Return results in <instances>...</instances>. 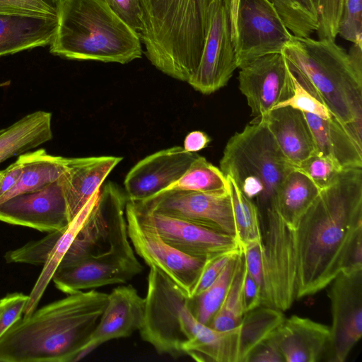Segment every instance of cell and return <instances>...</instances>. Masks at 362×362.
Instances as JSON below:
<instances>
[{
	"mask_svg": "<svg viewBox=\"0 0 362 362\" xmlns=\"http://www.w3.org/2000/svg\"><path fill=\"white\" fill-rule=\"evenodd\" d=\"M115 12L138 34L142 30V14L138 0H111Z\"/></svg>",
	"mask_w": 362,
	"mask_h": 362,
	"instance_id": "cell-42",
	"label": "cell"
},
{
	"mask_svg": "<svg viewBox=\"0 0 362 362\" xmlns=\"http://www.w3.org/2000/svg\"><path fill=\"white\" fill-rule=\"evenodd\" d=\"M140 335L159 354L190 356L207 325L199 322L189 305V297L170 279L150 267Z\"/></svg>",
	"mask_w": 362,
	"mask_h": 362,
	"instance_id": "cell-7",
	"label": "cell"
},
{
	"mask_svg": "<svg viewBox=\"0 0 362 362\" xmlns=\"http://www.w3.org/2000/svg\"><path fill=\"white\" fill-rule=\"evenodd\" d=\"M239 251L240 250L228 252L207 259L192 290L191 297L199 295L212 284L219 276L233 255Z\"/></svg>",
	"mask_w": 362,
	"mask_h": 362,
	"instance_id": "cell-40",
	"label": "cell"
},
{
	"mask_svg": "<svg viewBox=\"0 0 362 362\" xmlns=\"http://www.w3.org/2000/svg\"><path fill=\"white\" fill-rule=\"evenodd\" d=\"M293 168L316 153L312 132L303 112L291 107L272 110L260 118Z\"/></svg>",
	"mask_w": 362,
	"mask_h": 362,
	"instance_id": "cell-21",
	"label": "cell"
},
{
	"mask_svg": "<svg viewBox=\"0 0 362 362\" xmlns=\"http://www.w3.org/2000/svg\"><path fill=\"white\" fill-rule=\"evenodd\" d=\"M238 88L253 119H258L293 94L291 71L282 53L257 58L240 68Z\"/></svg>",
	"mask_w": 362,
	"mask_h": 362,
	"instance_id": "cell-15",
	"label": "cell"
},
{
	"mask_svg": "<svg viewBox=\"0 0 362 362\" xmlns=\"http://www.w3.org/2000/svg\"><path fill=\"white\" fill-rule=\"evenodd\" d=\"M52 137L50 112L38 110L24 116L0 129V164L37 148Z\"/></svg>",
	"mask_w": 362,
	"mask_h": 362,
	"instance_id": "cell-24",
	"label": "cell"
},
{
	"mask_svg": "<svg viewBox=\"0 0 362 362\" xmlns=\"http://www.w3.org/2000/svg\"><path fill=\"white\" fill-rule=\"evenodd\" d=\"M57 21L49 45L55 56L122 64L141 57L138 33L106 0H59Z\"/></svg>",
	"mask_w": 362,
	"mask_h": 362,
	"instance_id": "cell-5",
	"label": "cell"
},
{
	"mask_svg": "<svg viewBox=\"0 0 362 362\" xmlns=\"http://www.w3.org/2000/svg\"><path fill=\"white\" fill-rule=\"evenodd\" d=\"M210 141V137L205 132L192 131L185 136L183 148L188 152L196 153L207 147Z\"/></svg>",
	"mask_w": 362,
	"mask_h": 362,
	"instance_id": "cell-46",
	"label": "cell"
},
{
	"mask_svg": "<svg viewBox=\"0 0 362 362\" xmlns=\"http://www.w3.org/2000/svg\"><path fill=\"white\" fill-rule=\"evenodd\" d=\"M292 37L270 0H240L234 42L238 68L264 55L281 53Z\"/></svg>",
	"mask_w": 362,
	"mask_h": 362,
	"instance_id": "cell-9",
	"label": "cell"
},
{
	"mask_svg": "<svg viewBox=\"0 0 362 362\" xmlns=\"http://www.w3.org/2000/svg\"><path fill=\"white\" fill-rule=\"evenodd\" d=\"M197 156V153L176 146L139 160L124 179L127 200L141 202L165 190L180 179Z\"/></svg>",
	"mask_w": 362,
	"mask_h": 362,
	"instance_id": "cell-17",
	"label": "cell"
},
{
	"mask_svg": "<svg viewBox=\"0 0 362 362\" xmlns=\"http://www.w3.org/2000/svg\"><path fill=\"white\" fill-rule=\"evenodd\" d=\"M291 76L293 84V94L286 100L278 104L274 109L291 107L323 119L332 117L327 107L301 85L291 71Z\"/></svg>",
	"mask_w": 362,
	"mask_h": 362,
	"instance_id": "cell-35",
	"label": "cell"
},
{
	"mask_svg": "<svg viewBox=\"0 0 362 362\" xmlns=\"http://www.w3.org/2000/svg\"><path fill=\"white\" fill-rule=\"evenodd\" d=\"M291 34L308 37L319 28V15L314 0H270Z\"/></svg>",
	"mask_w": 362,
	"mask_h": 362,
	"instance_id": "cell-32",
	"label": "cell"
},
{
	"mask_svg": "<svg viewBox=\"0 0 362 362\" xmlns=\"http://www.w3.org/2000/svg\"><path fill=\"white\" fill-rule=\"evenodd\" d=\"M176 189L224 195L230 193L227 177L220 168L199 155L185 173L165 190ZM164 191V190H163Z\"/></svg>",
	"mask_w": 362,
	"mask_h": 362,
	"instance_id": "cell-28",
	"label": "cell"
},
{
	"mask_svg": "<svg viewBox=\"0 0 362 362\" xmlns=\"http://www.w3.org/2000/svg\"><path fill=\"white\" fill-rule=\"evenodd\" d=\"M282 361H284V358L276 344L271 336L254 350L247 362Z\"/></svg>",
	"mask_w": 362,
	"mask_h": 362,
	"instance_id": "cell-44",
	"label": "cell"
},
{
	"mask_svg": "<svg viewBox=\"0 0 362 362\" xmlns=\"http://www.w3.org/2000/svg\"><path fill=\"white\" fill-rule=\"evenodd\" d=\"M18 157L23 163L21 174L14 186L0 197V204L57 181L66 169L69 161V158L48 154L43 148L25 152Z\"/></svg>",
	"mask_w": 362,
	"mask_h": 362,
	"instance_id": "cell-25",
	"label": "cell"
},
{
	"mask_svg": "<svg viewBox=\"0 0 362 362\" xmlns=\"http://www.w3.org/2000/svg\"><path fill=\"white\" fill-rule=\"evenodd\" d=\"M127 202L139 221L153 228L165 243L187 255L209 259L242 250L234 235L157 213L128 200Z\"/></svg>",
	"mask_w": 362,
	"mask_h": 362,
	"instance_id": "cell-11",
	"label": "cell"
},
{
	"mask_svg": "<svg viewBox=\"0 0 362 362\" xmlns=\"http://www.w3.org/2000/svg\"><path fill=\"white\" fill-rule=\"evenodd\" d=\"M99 191L95 193L80 213L69 223L58 239L47 260L43 264L42 272L30 293L28 295L29 298L24 309L23 316L28 315L36 310L45 289L52 279L56 269L58 268L62 258L70 247L76 234L84 223Z\"/></svg>",
	"mask_w": 362,
	"mask_h": 362,
	"instance_id": "cell-27",
	"label": "cell"
},
{
	"mask_svg": "<svg viewBox=\"0 0 362 362\" xmlns=\"http://www.w3.org/2000/svg\"><path fill=\"white\" fill-rule=\"evenodd\" d=\"M293 169L304 174L320 189L332 184L343 170L332 160L317 152Z\"/></svg>",
	"mask_w": 362,
	"mask_h": 362,
	"instance_id": "cell-34",
	"label": "cell"
},
{
	"mask_svg": "<svg viewBox=\"0 0 362 362\" xmlns=\"http://www.w3.org/2000/svg\"><path fill=\"white\" fill-rule=\"evenodd\" d=\"M263 225V270L261 305L285 311L296 299V247L295 230L276 209L261 218Z\"/></svg>",
	"mask_w": 362,
	"mask_h": 362,
	"instance_id": "cell-8",
	"label": "cell"
},
{
	"mask_svg": "<svg viewBox=\"0 0 362 362\" xmlns=\"http://www.w3.org/2000/svg\"><path fill=\"white\" fill-rule=\"evenodd\" d=\"M245 262L243 252L238 256L237 265L228 291L209 327L218 331H226L240 325L245 314L243 302V282Z\"/></svg>",
	"mask_w": 362,
	"mask_h": 362,
	"instance_id": "cell-30",
	"label": "cell"
},
{
	"mask_svg": "<svg viewBox=\"0 0 362 362\" xmlns=\"http://www.w3.org/2000/svg\"><path fill=\"white\" fill-rule=\"evenodd\" d=\"M125 216L129 238L136 253L190 298L207 259L187 255L165 243L153 228L139 221L127 202Z\"/></svg>",
	"mask_w": 362,
	"mask_h": 362,
	"instance_id": "cell-10",
	"label": "cell"
},
{
	"mask_svg": "<svg viewBox=\"0 0 362 362\" xmlns=\"http://www.w3.org/2000/svg\"><path fill=\"white\" fill-rule=\"evenodd\" d=\"M293 75L362 144V46L293 35L282 52Z\"/></svg>",
	"mask_w": 362,
	"mask_h": 362,
	"instance_id": "cell-3",
	"label": "cell"
},
{
	"mask_svg": "<svg viewBox=\"0 0 362 362\" xmlns=\"http://www.w3.org/2000/svg\"><path fill=\"white\" fill-rule=\"evenodd\" d=\"M286 362H316L329 345V327L307 317L292 315L272 334Z\"/></svg>",
	"mask_w": 362,
	"mask_h": 362,
	"instance_id": "cell-20",
	"label": "cell"
},
{
	"mask_svg": "<svg viewBox=\"0 0 362 362\" xmlns=\"http://www.w3.org/2000/svg\"><path fill=\"white\" fill-rule=\"evenodd\" d=\"M318 15V39L335 40L343 11L344 0H314Z\"/></svg>",
	"mask_w": 362,
	"mask_h": 362,
	"instance_id": "cell-37",
	"label": "cell"
},
{
	"mask_svg": "<svg viewBox=\"0 0 362 362\" xmlns=\"http://www.w3.org/2000/svg\"><path fill=\"white\" fill-rule=\"evenodd\" d=\"M242 293L243 308L245 313L261 306L260 288L249 274L245 266Z\"/></svg>",
	"mask_w": 362,
	"mask_h": 362,
	"instance_id": "cell-43",
	"label": "cell"
},
{
	"mask_svg": "<svg viewBox=\"0 0 362 362\" xmlns=\"http://www.w3.org/2000/svg\"><path fill=\"white\" fill-rule=\"evenodd\" d=\"M144 54L158 70L187 82L197 69L219 6L227 0H138Z\"/></svg>",
	"mask_w": 362,
	"mask_h": 362,
	"instance_id": "cell-4",
	"label": "cell"
},
{
	"mask_svg": "<svg viewBox=\"0 0 362 362\" xmlns=\"http://www.w3.org/2000/svg\"><path fill=\"white\" fill-rule=\"evenodd\" d=\"M145 300L132 285L119 286L108 294L107 305L78 361L103 344L112 339L130 337L141 329Z\"/></svg>",
	"mask_w": 362,
	"mask_h": 362,
	"instance_id": "cell-18",
	"label": "cell"
},
{
	"mask_svg": "<svg viewBox=\"0 0 362 362\" xmlns=\"http://www.w3.org/2000/svg\"><path fill=\"white\" fill-rule=\"evenodd\" d=\"M241 252L233 255L219 276L206 290L189 298V308L199 322L209 325L220 308L228 291Z\"/></svg>",
	"mask_w": 362,
	"mask_h": 362,
	"instance_id": "cell-29",
	"label": "cell"
},
{
	"mask_svg": "<svg viewBox=\"0 0 362 362\" xmlns=\"http://www.w3.org/2000/svg\"><path fill=\"white\" fill-rule=\"evenodd\" d=\"M296 299L362 269V168L341 170L320 189L295 230Z\"/></svg>",
	"mask_w": 362,
	"mask_h": 362,
	"instance_id": "cell-1",
	"label": "cell"
},
{
	"mask_svg": "<svg viewBox=\"0 0 362 362\" xmlns=\"http://www.w3.org/2000/svg\"><path fill=\"white\" fill-rule=\"evenodd\" d=\"M42 1L57 11V4H58L59 0H42Z\"/></svg>",
	"mask_w": 362,
	"mask_h": 362,
	"instance_id": "cell-47",
	"label": "cell"
},
{
	"mask_svg": "<svg viewBox=\"0 0 362 362\" xmlns=\"http://www.w3.org/2000/svg\"><path fill=\"white\" fill-rule=\"evenodd\" d=\"M314 139L316 152L341 169L362 168V145L334 117L323 119L303 112Z\"/></svg>",
	"mask_w": 362,
	"mask_h": 362,
	"instance_id": "cell-22",
	"label": "cell"
},
{
	"mask_svg": "<svg viewBox=\"0 0 362 362\" xmlns=\"http://www.w3.org/2000/svg\"><path fill=\"white\" fill-rule=\"evenodd\" d=\"M226 177L228 181L233 207L236 227L235 237L242 250L250 243L262 241L260 218L255 204L240 192L230 177Z\"/></svg>",
	"mask_w": 362,
	"mask_h": 362,
	"instance_id": "cell-31",
	"label": "cell"
},
{
	"mask_svg": "<svg viewBox=\"0 0 362 362\" xmlns=\"http://www.w3.org/2000/svg\"><path fill=\"white\" fill-rule=\"evenodd\" d=\"M242 252L246 270L262 290L264 278L262 241L247 244Z\"/></svg>",
	"mask_w": 362,
	"mask_h": 362,
	"instance_id": "cell-41",
	"label": "cell"
},
{
	"mask_svg": "<svg viewBox=\"0 0 362 362\" xmlns=\"http://www.w3.org/2000/svg\"><path fill=\"white\" fill-rule=\"evenodd\" d=\"M106 1L109 3V4H110L111 0H106Z\"/></svg>",
	"mask_w": 362,
	"mask_h": 362,
	"instance_id": "cell-48",
	"label": "cell"
},
{
	"mask_svg": "<svg viewBox=\"0 0 362 362\" xmlns=\"http://www.w3.org/2000/svg\"><path fill=\"white\" fill-rule=\"evenodd\" d=\"M362 0H344L338 35L362 46Z\"/></svg>",
	"mask_w": 362,
	"mask_h": 362,
	"instance_id": "cell-36",
	"label": "cell"
},
{
	"mask_svg": "<svg viewBox=\"0 0 362 362\" xmlns=\"http://www.w3.org/2000/svg\"><path fill=\"white\" fill-rule=\"evenodd\" d=\"M23 168L19 157L6 168L0 170V197L10 190L18 180Z\"/></svg>",
	"mask_w": 362,
	"mask_h": 362,
	"instance_id": "cell-45",
	"label": "cell"
},
{
	"mask_svg": "<svg viewBox=\"0 0 362 362\" xmlns=\"http://www.w3.org/2000/svg\"><path fill=\"white\" fill-rule=\"evenodd\" d=\"M237 68L227 0L214 16L199 65L187 83L202 94H211L226 86Z\"/></svg>",
	"mask_w": 362,
	"mask_h": 362,
	"instance_id": "cell-14",
	"label": "cell"
},
{
	"mask_svg": "<svg viewBox=\"0 0 362 362\" xmlns=\"http://www.w3.org/2000/svg\"><path fill=\"white\" fill-rule=\"evenodd\" d=\"M0 15L57 17V11L42 0H0Z\"/></svg>",
	"mask_w": 362,
	"mask_h": 362,
	"instance_id": "cell-38",
	"label": "cell"
},
{
	"mask_svg": "<svg viewBox=\"0 0 362 362\" xmlns=\"http://www.w3.org/2000/svg\"><path fill=\"white\" fill-rule=\"evenodd\" d=\"M329 361L344 362L362 336V269L344 271L329 284Z\"/></svg>",
	"mask_w": 362,
	"mask_h": 362,
	"instance_id": "cell-12",
	"label": "cell"
},
{
	"mask_svg": "<svg viewBox=\"0 0 362 362\" xmlns=\"http://www.w3.org/2000/svg\"><path fill=\"white\" fill-rule=\"evenodd\" d=\"M0 221L48 233L67 228L70 222L59 178L39 190L1 203Z\"/></svg>",
	"mask_w": 362,
	"mask_h": 362,
	"instance_id": "cell-16",
	"label": "cell"
},
{
	"mask_svg": "<svg viewBox=\"0 0 362 362\" xmlns=\"http://www.w3.org/2000/svg\"><path fill=\"white\" fill-rule=\"evenodd\" d=\"M320 189L300 172L293 169L284 178L276 197V210L283 221L296 230Z\"/></svg>",
	"mask_w": 362,
	"mask_h": 362,
	"instance_id": "cell-26",
	"label": "cell"
},
{
	"mask_svg": "<svg viewBox=\"0 0 362 362\" xmlns=\"http://www.w3.org/2000/svg\"><path fill=\"white\" fill-rule=\"evenodd\" d=\"M66 228L49 233L42 239L28 242L21 247L8 251L4 255L6 262L43 265Z\"/></svg>",
	"mask_w": 362,
	"mask_h": 362,
	"instance_id": "cell-33",
	"label": "cell"
},
{
	"mask_svg": "<svg viewBox=\"0 0 362 362\" xmlns=\"http://www.w3.org/2000/svg\"><path fill=\"white\" fill-rule=\"evenodd\" d=\"M134 203L146 209L187 221L217 231L234 235L236 234L230 193L218 195L168 189Z\"/></svg>",
	"mask_w": 362,
	"mask_h": 362,
	"instance_id": "cell-13",
	"label": "cell"
},
{
	"mask_svg": "<svg viewBox=\"0 0 362 362\" xmlns=\"http://www.w3.org/2000/svg\"><path fill=\"white\" fill-rule=\"evenodd\" d=\"M29 296L11 293L0 299V337L23 315Z\"/></svg>",
	"mask_w": 362,
	"mask_h": 362,
	"instance_id": "cell-39",
	"label": "cell"
},
{
	"mask_svg": "<svg viewBox=\"0 0 362 362\" xmlns=\"http://www.w3.org/2000/svg\"><path fill=\"white\" fill-rule=\"evenodd\" d=\"M122 160V157L112 156L69 158L59 180L70 223L100 190L105 178Z\"/></svg>",
	"mask_w": 362,
	"mask_h": 362,
	"instance_id": "cell-19",
	"label": "cell"
},
{
	"mask_svg": "<svg viewBox=\"0 0 362 362\" xmlns=\"http://www.w3.org/2000/svg\"><path fill=\"white\" fill-rule=\"evenodd\" d=\"M219 167L255 204L259 218L276 210L279 188L293 169L262 119H252L228 139Z\"/></svg>",
	"mask_w": 362,
	"mask_h": 362,
	"instance_id": "cell-6",
	"label": "cell"
},
{
	"mask_svg": "<svg viewBox=\"0 0 362 362\" xmlns=\"http://www.w3.org/2000/svg\"><path fill=\"white\" fill-rule=\"evenodd\" d=\"M57 17L0 15V57L49 45Z\"/></svg>",
	"mask_w": 362,
	"mask_h": 362,
	"instance_id": "cell-23",
	"label": "cell"
},
{
	"mask_svg": "<svg viewBox=\"0 0 362 362\" xmlns=\"http://www.w3.org/2000/svg\"><path fill=\"white\" fill-rule=\"evenodd\" d=\"M107 300L82 291L23 315L0 337V362L77 361Z\"/></svg>",
	"mask_w": 362,
	"mask_h": 362,
	"instance_id": "cell-2",
	"label": "cell"
}]
</instances>
